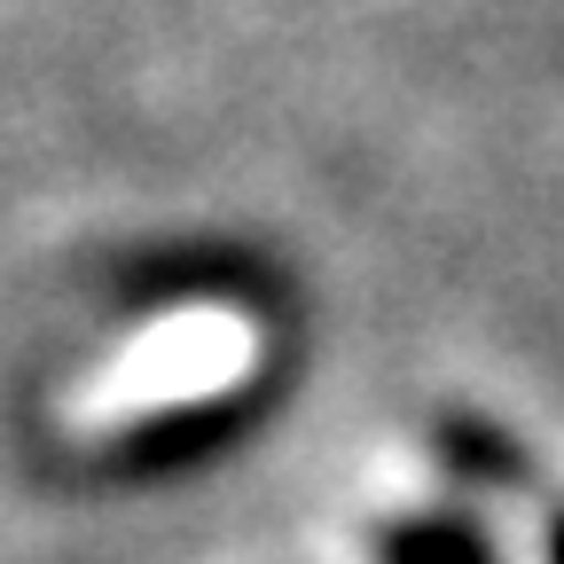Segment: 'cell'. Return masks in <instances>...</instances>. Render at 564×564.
Returning <instances> with one entry per match:
<instances>
[{"mask_svg":"<svg viewBox=\"0 0 564 564\" xmlns=\"http://www.w3.org/2000/svg\"><path fill=\"white\" fill-rule=\"evenodd\" d=\"M549 556H556V564H564V518H556V525H549Z\"/></svg>","mask_w":564,"mask_h":564,"instance_id":"obj_3","label":"cell"},{"mask_svg":"<svg viewBox=\"0 0 564 564\" xmlns=\"http://www.w3.org/2000/svg\"><path fill=\"white\" fill-rule=\"evenodd\" d=\"M392 564H494V556L463 518H423L392 533Z\"/></svg>","mask_w":564,"mask_h":564,"instance_id":"obj_1","label":"cell"},{"mask_svg":"<svg viewBox=\"0 0 564 564\" xmlns=\"http://www.w3.org/2000/svg\"><path fill=\"white\" fill-rule=\"evenodd\" d=\"M447 463H455V470H470V478H486V486H502V478H525L518 447H502L494 432H478V423H455V432H447Z\"/></svg>","mask_w":564,"mask_h":564,"instance_id":"obj_2","label":"cell"}]
</instances>
